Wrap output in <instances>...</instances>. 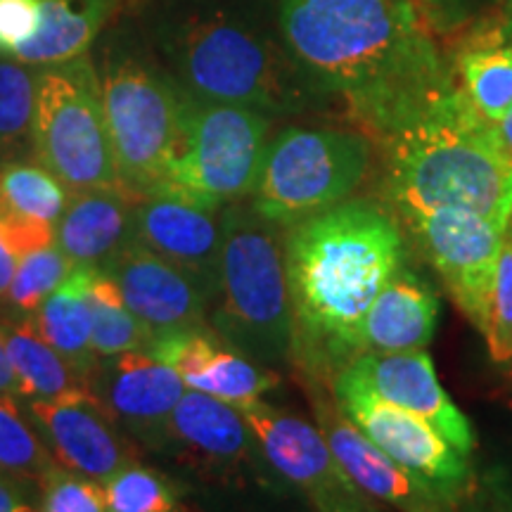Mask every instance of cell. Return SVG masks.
I'll return each mask as SVG.
<instances>
[{
	"label": "cell",
	"mask_w": 512,
	"mask_h": 512,
	"mask_svg": "<svg viewBox=\"0 0 512 512\" xmlns=\"http://www.w3.org/2000/svg\"><path fill=\"white\" fill-rule=\"evenodd\" d=\"M278 24L320 98L382 143L458 88L413 0H278Z\"/></svg>",
	"instance_id": "cell-1"
},
{
	"label": "cell",
	"mask_w": 512,
	"mask_h": 512,
	"mask_svg": "<svg viewBox=\"0 0 512 512\" xmlns=\"http://www.w3.org/2000/svg\"><path fill=\"white\" fill-rule=\"evenodd\" d=\"M403 264L399 219L373 200H344L287 228L292 363L304 380L330 382L361 354L363 318Z\"/></svg>",
	"instance_id": "cell-2"
},
{
	"label": "cell",
	"mask_w": 512,
	"mask_h": 512,
	"mask_svg": "<svg viewBox=\"0 0 512 512\" xmlns=\"http://www.w3.org/2000/svg\"><path fill=\"white\" fill-rule=\"evenodd\" d=\"M382 145L387 195L399 216L458 207L508 226L512 162L460 86Z\"/></svg>",
	"instance_id": "cell-3"
},
{
	"label": "cell",
	"mask_w": 512,
	"mask_h": 512,
	"mask_svg": "<svg viewBox=\"0 0 512 512\" xmlns=\"http://www.w3.org/2000/svg\"><path fill=\"white\" fill-rule=\"evenodd\" d=\"M181 86L192 98L252 107L266 117L309 110L320 93L306 79L283 31L230 10L197 12L169 41Z\"/></svg>",
	"instance_id": "cell-4"
},
{
	"label": "cell",
	"mask_w": 512,
	"mask_h": 512,
	"mask_svg": "<svg viewBox=\"0 0 512 512\" xmlns=\"http://www.w3.org/2000/svg\"><path fill=\"white\" fill-rule=\"evenodd\" d=\"M214 330L259 366L292 363L294 325L280 226L238 202L221 211Z\"/></svg>",
	"instance_id": "cell-5"
},
{
	"label": "cell",
	"mask_w": 512,
	"mask_h": 512,
	"mask_svg": "<svg viewBox=\"0 0 512 512\" xmlns=\"http://www.w3.org/2000/svg\"><path fill=\"white\" fill-rule=\"evenodd\" d=\"M100 83L121 188L133 197L162 190L181 157L192 95L136 57L107 62Z\"/></svg>",
	"instance_id": "cell-6"
},
{
	"label": "cell",
	"mask_w": 512,
	"mask_h": 512,
	"mask_svg": "<svg viewBox=\"0 0 512 512\" xmlns=\"http://www.w3.org/2000/svg\"><path fill=\"white\" fill-rule=\"evenodd\" d=\"M370 138L339 128L290 126L268 140L252 209L280 228L349 200L370 169Z\"/></svg>",
	"instance_id": "cell-7"
},
{
	"label": "cell",
	"mask_w": 512,
	"mask_h": 512,
	"mask_svg": "<svg viewBox=\"0 0 512 512\" xmlns=\"http://www.w3.org/2000/svg\"><path fill=\"white\" fill-rule=\"evenodd\" d=\"M34 157L69 192L121 188L102 83L88 55L41 67Z\"/></svg>",
	"instance_id": "cell-8"
},
{
	"label": "cell",
	"mask_w": 512,
	"mask_h": 512,
	"mask_svg": "<svg viewBox=\"0 0 512 512\" xmlns=\"http://www.w3.org/2000/svg\"><path fill=\"white\" fill-rule=\"evenodd\" d=\"M268 131L271 117L252 107L192 98L181 157L162 190L216 209L252 197Z\"/></svg>",
	"instance_id": "cell-9"
},
{
	"label": "cell",
	"mask_w": 512,
	"mask_h": 512,
	"mask_svg": "<svg viewBox=\"0 0 512 512\" xmlns=\"http://www.w3.org/2000/svg\"><path fill=\"white\" fill-rule=\"evenodd\" d=\"M337 406L389 458L437 486L460 503L472 482L467 456L451 446L430 422L377 396L349 366L332 375Z\"/></svg>",
	"instance_id": "cell-10"
},
{
	"label": "cell",
	"mask_w": 512,
	"mask_h": 512,
	"mask_svg": "<svg viewBox=\"0 0 512 512\" xmlns=\"http://www.w3.org/2000/svg\"><path fill=\"white\" fill-rule=\"evenodd\" d=\"M238 408L252 427L268 467L297 486L313 510L382 512L375 498H370L339 465L318 427L261 399Z\"/></svg>",
	"instance_id": "cell-11"
},
{
	"label": "cell",
	"mask_w": 512,
	"mask_h": 512,
	"mask_svg": "<svg viewBox=\"0 0 512 512\" xmlns=\"http://www.w3.org/2000/svg\"><path fill=\"white\" fill-rule=\"evenodd\" d=\"M401 221L437 268L458 309L484 332L505 228L477 211L458 207L408 214Z\"/></svg>",
	"instance_id": "cell-12"
},
{
	"label": "cell",
	"mask_w": 512,
	"mask_h": 512,
	"mask_svg": "<svg viewBox=\"0 0 512 512\" xmlns=\"http://www.w3.org/2000/svg\"><path fill=\"white\" fill-rule=\"evenodd\" d=\"M309 389L318 430L328 441L339 465L375 501L392 505L399 512H458L453 498L415 475L413 470L389 458L366 434L344 415L330 392V382L304 380Z\"/></svg>",
	"instance_id": "cell-13"
},
{
	"label": "cell",
	"mask_w": 512,
	"mask_h": 512,
	"mask_svg": "<svg viewBox=\"0 0 512 512\" xmlns=\"http://www.w3.org/2000/svg\"><path fill=\"white\" fill-rule=\"evenodd\" d=\"M24 411L50 453L67 470L105 484L133 460V446L121 434L105 403L88 384L55 399H27Z\"/></svg>",
	"instance_id": "cell-14"
},
{
	"label": "cell",
	"mask_w": 512,
	"mask_h": 512,
	"mask_svg": "<svg viewBox=\"0 0 512 512\" xmlns=\"http://www.w3.org/2000/svg\"><path fill=\"white\" fill-rule=\"evenodd\" d=\"M221 211L169 190L138 197L133 211L136 242L197 280L211 302L219 290Z\"/></svg>",
	"instance_id": "cell-15"
},
{
	"label": "cell",
	"mask_w": 512,
	"mask_h": 512,
	"mask_svg": "<svg viewBox=\"0 0 512 512\" xmlns=\"http://www.w3.org/2000/svg\"><path fill=\"white\" fill-rule=\"evenodd\" d=\"M86 384L131 437L164 446L166 422L185 394V382L174 368L147 351H124L98 358Z\"/></svg>",
	"instance_id": "cell-16"
},
{
	"label": "cell",
	"mask_w": 512,
	"mask_h": 512,
	"mask_svg": "<svg viewBox=\"0 0 512 512\" xmlns=\"http://www.w3.org/2000/svg\"><path fill=\"white\" fill-rule=\"evenodd\" d=\"M105 273L117 283L128 309L155 337L207 325V292L140 242L133 240Z\"/></svg>",
	"instance_id": "cell-17"
},
{
	"label": "cell",
	"mask_w": 512,
	"mask_h": 512,
	"mask_svg": "<svg viewBox=\"0 0 512 512\" xmlns=\"http://www.w3.org/2000/svg\"><path fill=\"white\" fill-rule=\"evenodd\" d=\"M150 354L174 368L188 389L214 396L230 406L259 401L278 384V375L271 368H261L252 358L240 354L207 325L155 337Z\"/></svg>",
	"instance_id": "cell-18"
},
{
	"label": "cell",
	"mask_w": 512,
	"mask_h": 512,
	"mask_svg": "<svg viewBox=\"0 0 512 512\" xmlns=\"http://www.w3.org/2000/svg\"><path fill=\"white\" fill-rule=\"evenodd\" d=\"M349 368L380 399L430 422L463 456L475 451L477 437L472 422L444 392L427 351H394V354L368 351L356 356Z\"/></svg>",
	"instance_id": "cell-19"
},
{
	"label": "cell",
	"mask_w": 512,
	"mask_h": 512,
	"mask_svg": "<svg viewBox=\"0 0 512 512\" xmlns=\"http://www.w3.org/2000/svg\"><path fill=\"white\" fill-rule=\"evenodd\" d=\"M164 446L221 477L245 475L256 467L261 448L238 406L188 389L166 422ZM264 458V456H261Z\"/></svg>",
	"instance_id": "cell-20"
},
{
	"label": "cell",
	"mask_w": 512,
	"mask_h": 512,
	"mask_svg": "<svg viewBox=\"0 0 512 512\" xmlns=\"http://www.w3.org/2000/svg\"><path fill=\"white\" fill-rule=\"evenodd\" d=\"M136 200L124 188L72 192L55 223V245L74 268L105 271L136 240Z\"/></svg>",
	"instance_id": "cell-21"
},
{
	"label": "cell",
	"mask_w": 512,
	"mask_h": 512,
	"mask_svg": "<svg viewBox=\"0 0 512 512\" xmlns=\"http://www.w3.org/2000/svg\"><path fill=\"white\" fill-rule=\"evenodd\" d=\"M439 320V299L418 275L401 268L382 287L361 325V354L425 351ZM358 354V356H361Z\"/></svg>",
	"instance_id": "cell-22"
},
{
	"label": "cell",
	"mask_w": 512,
	"mask_h": 512,
	"mask_svg": "<svg viewBox=\"0 0 512 512\" xmlns=\"http://www.w3.org/2000/svg\"><path fill=\"white\" fill-rule=\"evenodd\" d=\"M117 0H41V24L15 60L50 67L86 55Z\"/></svg>",
	"instance_id": "cell-23"
},
{
	"label": "cell",
	"mask_w": 512,
	"mask_h": 512,
	"mask_svg": "<svg viewBox=\"0 0 512 512\" xmlns=\"http://www.w3.org/2000/svg\"><path fill=\"white\" fill-rule=\"evenodd\" d=\"M91 271L93 268H74L67 280L43 299L36 313H31L41 337L67 358L69 366L83 380H88L100 358L93 351V318L86 299V283Z\"/></svg>",
	"instance_id": "cell-24"
},
{
	"label": "cell",
	"mask_w": 512,
	"mask_h": 512,
	"mask_svg": "<svg viewBox=\"0 0 512 512\" xmlns=\"http://www.w3.org/2000/svg\"><path fill=\"white\" fill-rule=\"evenodd\" d=\"M0 332L22 399H55L86 384L67 358L41 337L31 316L0 320Z\"/></svg>",
	"instance_id": "cell-25"
},
{
	"label": "cell",
	"mask_w": 512,
	"mask_h": 512,
	"mask_svg": "<svg viewBox=\"0 0 512 512\" xmlns=\"http://www.w3.org/2000/svg\"><path fill=\"white\" fill-rule=\"evenodd\" d=\"M41 67L0 57V157L17 162L34 155V117Z\"/></svg>",
	"instance_id": "cell-26"
},
{
	"label": "cell",
	"mask_w": 512,
	"mask_h": 512,
	"mask_svg": "<svg viewBox=\"0 0 512 512\" xmlns=\"http://www.w3.org/2000/svg\"><path fill=\"white\" fill-rule=\"evenodd\" d=\"M88 309L93 318V351L102 356L124 351H147L150 354L155 335L128 309L119 287L105 271H91L86 283Z\"/></svg>",
	"instance_id": "cell-27"
},
{
	"label": "cell",
	"mask_w": 512,
	"mask_h": 512,
	"mask_svg": "<svg viewBox=\"0 0 512 512\" xmlns=\"http://www.w3.org/2000/svg\"><path fill=\"white\" fill-rule=\"evenodd\" d=\"M458 86L486 124L512 110V46L465 48L456 60Z\"/></svg>",
	"instance_id": "cell-28"
},
{
	"label": "cell",
	"mask_w": 512,
	"mask_h": 512,
	"mask_svg": "<svg viewBox=\"0 0 512 512\" xmlns=\"http://www.w3.org/2000/svg\"><path fill=\"white\" fill-rule=\"evenodd\" d=\"M69 197L72 192L43 164L24 159L0 164V211L55 226Z\"/></svg>",
	"instance_id": "cell-29"
},
{
	"label": "cell",
	"mask_w": 512,
	"mask_h": 512,
	"mask_svg": "<svg viewBox=\"0 0 512 512\" xmlns=\"http://www.w3.org/2000/svg\"><path fill=\"white\" fill-rule=\"evenodd\" d=\"M55 465L53 453L19 411L15 396H0V475L41 484Z\"/></svg>",
	"instance_id": "cell-30"
},
{
	"label": "cell",
	"mask_w": 512,
	"mask_h": 512,
	"mask_svg": "<svg viewBox=\"0 0 512 512\" xmlns=\"http://www.w3.org/2000/svg\"><path fill=\"white\" fill-rule=\"evenodd\" d=\"M105 512H178V491L155 467L126 465L105 482Z\"/></svg>",
	"instance_id": "cell-31"
},
{
	"label": "cell",
	"mask_w": 512,
	"mask_h": 512,
	"mask_svg": "<svg viewBox=\"0 0 512 512\" xmlns=\"http://www.w3.org/2000/svg\"><path fill=\"white\" fill-rule=\"evenodd\" d=\"M72 271L74 266L69 264V259L60 252L55 242L31 249L19 259L17 271L12 275L8 292L10 304L17 311L31 316L43 304V299L53 294Z\"/></svg>",
	"instance_id": "cell-32"
},
{
	"label": "cell",
	"mask_w": 512,
	"mask_h": 512,
	"mask_svg": "<svg viewBox=\"0 0 512 512\" xmlns=\"http://www.w3.org/2000/svg\"><path fill=\"white\" fill-rule=\"evenodd\" d=\"M486 337L491 361H512V216L503 230L501 256H498L494 287H491L489 316H486Z\"/></svg>",
	"instance_id": "cell-33"
},
{
	"label": "cell",
	"mask_w": 512,
	"mask_h": 512,
	"mask_svg": "<svg viewBox=\"0 0 512 512\" xmlns=\"http://www.w3.org/2000/svg\"><path fill=\"white\" fill-rule=\"evenodd\" d=\"M50 242H55V228L50 223L0 211V299L8 297L19 259Z\"/></svg>",
	"instance_id": "cell-34"
},
{
	"label": "cell",
	"mask_w": 512,
	"mask_h": 512,
	"mask_svg": "<svg viewBox=\"0 0 512 512\" xmlns=\"http://www.w3.org/2000/svg\"><path fill=\"white\" fill-rule=\"evenodd\" d=\"M41 512H105V491L57 463L41 482Z\"/></svg>",
	"instance_id": "cell-35"
},
{
	"label": "cell",
	"mask_w": 512,
	"mask_h": 512,
	"mask_svg": "<svg viewBox=\"0 0 512 512\" xmlns=\"http://www.w3.org/2000/svg\"><path fill=\"white\" fill-rule=\"evenodd\" d=\"M41 0H0V55H15L36 36Z\"/></svg>",
	"instance_id": "cell-36"
},
{
	"label": "cell",
	"mask_w": 512,
	"mask_h": 512,
	"mask_svg": "<svg viewBox=\"0 0 512 512\" xmlns=\"http://www.w3.org/2000/svg\"><path fill=\"white\" fill-rule=\"evenodd\" d=\"M36 489H41V484L0 475V512H41Z\"/></svg>",
	"instance_id": "cell-37"
},
{
	"label": "cell",
	"mask_w": 512,
	"mask_h": 512,
	"mask_svg": "<svg viewBox=\"0 0 512 512\" xmlns=\"http://www.w3.org/2000/svg\"><path fill=\"white\" fill-rule=\"evenodd\" d=\"M512 46V0H501L494 22L484 27L465 48Z\"/></svg>",
	"instance_id": "cell-38"
},
{
	"label": "cell",
	"mask_w": 512,
	"mask_h": 512,
	"mask_svg": "<svg viewBox=\"0 0 512 512\" xmlns=\"http://www.w3.org/2000/svg\"><path fill=\"white\" fill-rule=\"evenodd\" d=\"M489 503L494 512H512V475L489 477Z\"/></svg>",
	"instance_id": "cell-39"
},
{
	"label": "cell",
	"mask_w": 512,
	"mask_h": 512,
	"mask_svg": "<svg viewBox=\"0 0 512 512\" xmlns=\"http://www.w3.org/2000/svg\"><path fill=\"white\" fill-rule=\"evenodd\" d=\"M0 396H15V399H22V389H19V380L15 370L10 366L3 332H0Z\"/></svg>",
	"instance_id": "cell-40"
},
{
	"label": "cell",
	"mask_w": 512,
	"mask_h": 512,
	"mask_svg": "<svg viewBox=\"0 0 512 512\" xmlns=\"http://www.w3.org/2000/svg\"><path fill=\"white\" fill-rule=\"evenodd\" d=\"M494 138L503 155L512 162V110L498 124H494Z\"/></svg>",
	"instance_id": "cell-41"
},
{
	"label": "cell",
	"mask_w": 512,
	"mask_h": 512,
	"mask_svg": "<svg viewBox=\"0 0 512 512\" xmlns=\"http://www.w3.org/2000/svg\"><path fill=\"white\" fill-rule=\"evenodd\" d=\"M425 3H432V5H437V3H444V0H425Z\"/></svg>",
	"instance_id": "cell-42"
}]
</instances>
